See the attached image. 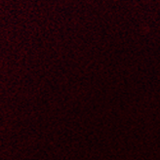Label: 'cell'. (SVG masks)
Returning a JSON list of instances; mask_svg holds the SVG:
<instances>
[]
</instances>
